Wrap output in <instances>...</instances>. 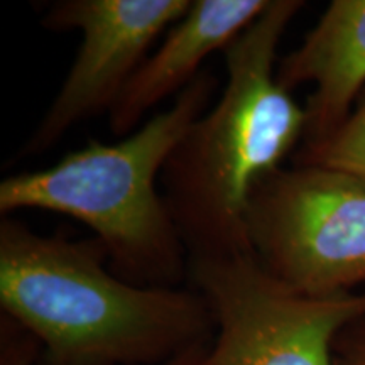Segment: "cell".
Instances as JSON below:
<instances>
[{
  "label": "cell",
  "mask_w": 365,
  "mask_h": 365,
  "mask_svg": "<svg viewBox=\"0 0 365 365\" xmlns=\"http://www.w3.org/2000/svg\"><path fill=\"white\" fill-rule=\"evenodd\" d=\"M0 308L41 346L38 365H166L208 349L215 319L193 287L115 276L97 239L0 222Z\"/></svg>",
  "instance_id": "6da1fadb"
},
{
  "label": "cell",
  "mask_w": 365,
  "mask_h": 365,
  "mask_svg": "<svg viewBox=\"0 0 365 365\" xmlns=\"http://www.w3.org/2000/svg\"><path fill=\"white\" fill-rule=\"evenodd\" d=\"M301 0L267 7L223 51L227 83L164 166V200L190 257L254 254L247 213L255 190L303 144L304 105L277 81V48Z\"/></svg>",
  "instance_id": "7a4b0ae2"
},
{
  "label": "cell",
  "mask_w": 365,
  "mask_h": 365,
  "mask_svg": "<svg viewBox=\"0 0 365 365\" xmlns=\"http://www.w3.org/2000/svg\"><path fill=\"white\" fill-rule=\"evenodd\" d=\"M218 88L202 71L156 113L117 143L90 139L53 166L22 171L0 182V213L43 210L68 215L93 230L115 276L137 286L180 287L190 255L158 178Z\"/></svg>",
  "instance_id": "3957f363"
},
{
  "label": "cell",
  "mask_w": 365,
  "mask_h": 365,
  "mask_svg": "<svg viewBox=\"0 0 365 365\" xmlns=\"http://www.w3.org/2000/svg\"><path fill=\"white\" fill-rule=\"evenodd\" d=\"M188 279L215 319L196 365H335L339 333L365 317V291L301 293L255 254L190 257Z\"/></svg>",
  "instance_id": "277c9868"
},
{
  "label": "cell",
  "mask_w": 365,
  "mask_h": 365,
  "mask_svg": "<svg viewBox=\"0 0 365 365\" xmlns=\"http://www.w3.org/2000/svg\"><path fill=\"white\" fill-rule=\"evenodd\" d=\"M247 235L272 276L301 293L365 284V178L323 166L281 168L250 200Z\"/></svg>",
  "instance_id": "5b68a950"
},
{
  "label": "cell",
  "mask_w": 365,
  "mask_h": 365,
  "mask_svg": "<svg viewBox=\"0 0 365 365\" xmlns=\"http://www.w3.org/2000/svg\"><path fill=\"white\" fill-rule=\"evenodd\" d=\"M193 0H61L43 17L51 31H81L75 61L53 103L22 148L38 156L73 127L110 112L149 56L150 46L188 12Z\"/></svg>",
  "instance_id": "8992f818"
},
{
  "label": "cell",
  "mask_w": 365,
  "mask_h": 365,
  "mask_svg": "<svg viewBox=\"0 0 365 365\" xmlns=\"http://www.w3.org/2000/svg\"><path fill=\"white\" fill-rule=\"evenodd\" d=\"M267 4L269 0H193L108 112L113 134H132L153 108L171 95H180L203 71L205 59L225 51Z\"/></svg>",
  "instance_id": "52a82bcc"
},
{
  "label": "cell",
  "mask_w": 365,
  "mask_h": 365,
  "mask_svg": "<svg viewBox=\"0 0 365 365\" xmlns=\"http://www.w3.org/2000/svg\"><path fill=\"white\" fill-rule=\"evenodd\" d=\"M277 81L313 85L303 144L330 137L365 90V0H333L294 51L277 61ZM301 144V145H303Z\"/></svg>",
  "instance_id": "ba28073f"
},
{
  "label": "cell",
  "mask_w": 365,
  "mask_h": 365,
  "mask_svg": "<svg viewBox=\"0 0 365 365\" xmlns=\"http://www.w3.org/2000/svg\"><path fill=\"white\" fill-rule=\"evenodd\" d=\"M293 164L333 168L365 178V90L344 124L322 143L299 145Z\"/></svg>",
  "instance_id": "9c48e42d"
},
{
  "label": "cell",
  "mask_w": 365,
  "mask_h": 365,
  "mask_svg": "<svg viewBox=\"0 0 365 365\" xmlns=\"http://www.w3.org/2000/svg\"><path fill=\"white\" fill-rule=\"evenodd\" d=\"M208 349L193 350L166 365H196ZM41 346L33 335L14 323L11 318L0 319V365H38Z\"/></svg>",
  "instance_id": "30bf717a"
},
{
  "label": "cell",
  "mask_w": 365,
  "mask_h": 365,
  "mask_svg": "<svg viewBox=\"0 0 365 365\" xmlns=\"http://www.w3.org/2000/svg\"><path fill=\"white\" fill-rule=\"evenodd\" d=\"M335 365H365V317L346 325L333 345Z\"/></svg>",
  "instance_id": "8fae6325"
}]
</instances>
